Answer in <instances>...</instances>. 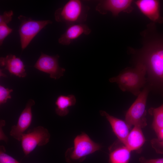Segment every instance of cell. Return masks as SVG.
Returning a JSON list of instances; mask_svg holds the SVG:
<instances>
[{
	"label": "cell",
	"mask_w": 163,
	"mask_h": 163,
	"mask_svg": "<svg viewBox=\"0 0 163 163\" xmlns=\"http://www.w3.org/2000/svg\"><path fill=\"white\" fill-rule=\"evenodd\" d=\"M154 33L144 47L131 52L136 63H141L145 67V86L163 97V33Z\"/></svg>",
	"instance_id": "obj_1"
},
{
	"label": "cell",
	"mask_w": 163,
	"mask_h": 163,
	"mask_svg": "<svg viewBox=\"0 0 163 163\" xmlns=\"http://www.w3.org/2000/svg\"><path fill=\"white\" fill-rule=\"evenodd\" d=\"M146 71L145 66L137 62L133 67H127L121 71L117 76L109 79L111 83H116L123 92H128L137 96L141 89L147 82Z\"/></svg>",
	"instance_id": "obj_2"
},
{
	"label": "cell",
	"mask_w": 163,
	"mask_h": 163,
	"mask_svg": "<svg viewBox=\"0 0 163 163\" xmlns=\"http://www.w3.org/2000/svg\"><path fill=\"white\" fill-rule=\"evenodd\" d=\"M90 8L79 0H70L55 11L54 17L58 22L67 25L83 23L87 20Z\"/></svg>",
	"instance_id": "obj_3"
},
{
	"label": "cell",
	"mask_w": 163,
	"mask_h": 163,
	"mask_svg": "<svg viewBox=\"0 0 163 163\" xmlns=\"http://www.w3.org/2000/svg\"><path fill=\"white\" fill-rule=\"evenodd\" d=\"M101 146L93 141L85 133L77 136L74 140V146L68 149L65 153L67 162L78 163L86 157L100 150Z\"/></svg>",
	"instance_id": "obj_4"
},
{
	"label": "cell",
	"mask_w": 163,
	"mask_h": 163,
	"mask_svg": "<svg viewBox=\"0 0 163 163\" xmlns=\"http://www.w3.org/2000/svg\"><path fill=\"white\" fill-rule=\"evenodd\" d=\"M150 91L148 87L145 86L126 112L125 122L129 128L132 125H138L142 128L147 125L145 107Z\"/></svg>",
	"instance_id": "obj_5"
},
{
	"label": "cell",
	"mask_w": 163,
	"mask_h": 163,
	"mask_svg": "<svg viewBox=\"0 0 163 163\" xmlns=\"http://www.w3.org/2000/svg\"><path fill=\"white\" fill-rule=\"evenodd\" d=\"M18 18L21 22L18 31L22 50L27 47L42 29L52 23L50 20H34L21 15H20Z\"/></svg>",
	"instance_id": "obj_6"
},
{
	"label": "cell",
	"mask_w": 163,
	"mask_h": 163,
	"mask_svg": "<svg viewBox=\"0 0 163 163\" xmlns=\"http://www.w3.org/2000/svg\"><path fill=\"white\" fill-rule=\"evenodd\" d=\"M50 136L47 129L42 126L34 127L24 133L21 141L24 155H29L37 146L46 144L50 141Z\"/></svg>",
	"instance_id": "obj_7"
},
{
	"label": "cell",
	"mask_w": 163,
	"mask_h": 163,
	"mask_svg": "<svg viewBox=\"0 0 163 163\" xmlns=\"http://www.w3.org/2000/svg\"><path fill=\"white\" fill-rule=\"evenodd\" d=\"M59 56H50L41 53L34 67L50 75V78L58 79L63 76L66 69L60 67L58 63Z\"/></svg>",
	"instance_id": "obj_8"
},
{
	"label": "cell",
	"mask_w": 163,
	"mask_h": 163,
	"mask_svg": "<svg viewBox=\"0 0 163 163\" xmlns=\"http://www.w3.org/2000/svg\"><path fill=\"white\" fill-rule=\"evenodd\" d=\"M35 104L33 100L30 99L20 114L17 124L11 127L10 135L19 141H21L22 135L31 123L32 119V107Z\"/></svg>",
	"instance_id": "obj_9"
},
{
	"label": "cell",
	"mask_w": 163,
	"mask_h": 163,
	"mask_svg": "<svg viewBox=\"0 0 163 163\" xmlns=\"http://www.w3.org/2000/svg\"><path fill=\"white\" fill-rule=\"evenodd\" d=\"M131 0H104L101 1L97 5L95 9L100 14H105L108 12L113 16H117L122 12L130 13L133 10Z\"/></svg>",
	"instance_id": "obj_10"
},
{
	"label": "cell",
	"mask_w": 163,
	"mask_h": 163,
	"mask_svg": "<svg viewBox=\"0 0 163 163\" xmlns=\"http://www.w3.org/2000/svg\"><path fill=\"white\" fill-rule=\"evenodd\" d=\"M135 4L141 12L154 23H162L163 18L160 12V1L157 0H138Z\"/></svg>",
	"instance_id": "obj_11"
},
{
	"label": "cell",
	"mask_w": 163,
	"mask_h": 163,
	"mask_svg": "<svg viewBox=\"0 0 163 163\" xmlns=\"http://www.w3.org/2000/svg\"><path fill=\"white\" fill-rule=\"evenodd\" d=\"M0 65L4 68L3 70H8L11 75L22 78L27 75L23 62L14 55L9 54L5 57H1Z\"/></svg>",
	"instance_id": "obj_12"
},
{
	"label": "cell",
	"mask_w": 163,
	"mask_h": 163,
	"mask_svg": "<svg viewBox=\"0 0 163 163\" xmlns=\"http://www.w3.org/2000/svg\"><path fill=\"white\" fill-rule=\"evenodd\" d=\"M91 32V29L83 23L71 25L68 26L65 32L59 38L58 42L62 45H69L82 35H88Z\"/></svg>",
	"instance_id": "obj_13"
},
{
	"label": "cell",
	"mask_w": 163,
	"mask_h": 163,
	"mask_svg": "<svg viewBox=\"0 0 163 163\" xmlns=\"http://www.w3.org/2000/svg\"><path fill=\"white\" fill-rule=\"evenodd\" d=\"M100 113L109 121L116 135L124 145L129 133V128L126 122L110 115L104 111L100 110Z\"/></svg>",
	"instance_id": "obj_14"
},
{
	"label": "cell",
	"mask_w": 163,
	"mask_h": 163,
	"mask_svg": "<svg viewBox=\"0 0 163 163\" xmlns=\"http://www.w3.org/2000/svg\"><path fill=\"white\" fill-rule=\"evenodd\" d=\"M141 128L138 125L134 126L127 138L124 145L131 151L139 149L145 142Z\"/></svg>",
	"instance_id": "obj_15"
},
{
	"label": "cell",
	"mask_w": 163,
	"mask_h": 163,
	"mask_svg": "<svg viewBox=\"0 0 163 163\" xmlns=\"http://www.w3.org/2000/svg\"><path fill=\"white\" fill-rule=\"evenodd\" d=\"M76 103L75 97L73 94L59 95L55 103L56 106L55 109L56 114L61 117L66 115L69 112L68 107L74 105Z\"/></svg>",
	"instance_id": "obj_16"
},
{
	"label": "cell",
	"mask_w": 163,
	"mask_h": 163,
	"mask_svg": "<svg viewBox=\"0 0 163 163\" xmlns=\"http://www.w3.org/2000/svg\"><path fill=\"white\" fill-rule=\"evenodd\" d=\"M111 149L109 155L110 163H128L130 157L131 151L126 146Z\"/></svg>",
	"instance_id": "obj_17"
},
{
	"label": "cell",
	"mask_w": 163,
	"mask_h": 163,
	"mask_svg": "<svg viewBox=\"0 0 163 163\" xmlns=\"http://www.w3.org/2000/svg\"><path fill=\"white\" fill-rule=\"evenodd\" d=\"M149 112L153 117L152 126L155 131L163 128V103L158 107L150 108Z\"/></svg>",
	"instance_id": "obj_18"
},
{
	"label": "cell",
	"mask_w": 163,
	"mask_h": 163,
	"mask_svg": "<svg viewBox=\"0 0 163 163\" xmlns=\"http://www.w3.org/2000/svg\"><path fill=\"white\" fill-rule=\"evenodd\" d=\"M3 145L0 146V163H20L15 159L6 153Z\"/></svg>",
	"instance_id": "obj_19"
},
{
	"label": "cell",
	"mask_w": 163,
	"mask_h": 163,
	"mask_svg": "<svg viewBox=\"0 0 163 163\" xmlns=\"http://www.w3.org/2000/svg\"><path fill=\"white\" fill-rule=\"evenodd\" d=\"M12 29L9 27L7 24L0 22V45L1 46L5 38L11 33Z\"/></svg>",
	"instance_id": "obj_20"
},
{
	"label": "cell",
	"mask_w": 163,
	"mask_h": 163,
	"mask_svg": "<svg viewBox=\"0 0 163 163\" xmlns=\"http://www.w3.org/2000/svg\"><path fill=\"white\" fill-rule=\"evenodd\" d=\"M13 91L12 89L6 88L2 85H0V104L6 103L8 99H11L10 93Z\"/></svg>",
	"instance_id": "obj_21"
},
{
	"label": "cell",
	"mask_w": 163,
	"mask_h": 163,
	"mask_svg": "<svg viewBox=\"0 0 163 163\" xmlns=\"http://www.w3.org/2000/svg\"><path fill=\"white\" fill-rule=\"evenodd\" d=\"M13 14V13L12 10L5 11L3 14L0 15V22L8 24L11 21Z\"/></svg>",
	"instance_id": "obj_22"
},
{
	"label": "cell",
	"mask_w": 163,
	"mask_h": 163,
	"mask_svg": "<svg viewBox=\"0 0 163 163\" xmlns=\"http://www.w3.org/2000/svg\"><path fill=\"white\" fill-rule=\"evenodd\" d=\"M153 147L156 152L159 153H163V140H160L157 139H154L151 141Z\"/></svg>",
	"instance_id": "obj_23"
},
{
	"label": "cell",
	"mask_w": 163,
	"mask_h": 163,
	"mask_svg": "<svg viewBox=\"0 0 163 163\" xmlns=\"http://www.w3.org/2000/svg\"><path fill=\"white\" fill-rule=\"evenodd\" d=\"M5 121L3 120H1L0 121V140L4 141L5 142H7L8 141V138L5 134L3 130L2 127L5 125Z\"/></svg>",
	"instance_id": "obj_24"
},
{
	"label": "cell",
	"mask_w": 163,
	"mask_h": 163,
	"mask_svg": "<svg viewBox=\"0 0 163 163\" xmlns=\"http://www.w3.org/2000/svg\"><path fill=\"white\" fill-rule=\"evenodd\" d=\"M141 163H163V158L155 159H146L143 157L139 159Z\"/></svg>",
	"instance_id": "obj_25"
},
{
	"label": "cell",
	"mask_w": 163,
	"mask_h": 163,
	"mask_svg": "<svg viewBox=\"0 0 163 163\" xmlns=\"http://www.w3.org/2000/svg\"><path fill=\"white\" fill-rule=\"evenodd\" d=\"M158 136V139L163 140V128H161L155 132Z\"/></svg>",
	"instance_id": "obj_26"
},
{
	"label": "cell",
	"mask_w": 163,
	"mask_h": 163,
	"mask_svg": "<svg viewBox=\"0 0 163 163\" xmlns=\"http://www.w3.org/2000/svg\"><path fill=\"white\" fill-rule=\"evenodd\" d=\"M0 76H3V77H6V76L5 74H4L2 72V70L0 69Z\"/></svg>",
	"instance_id": "obj_27"
}]
</instances>
